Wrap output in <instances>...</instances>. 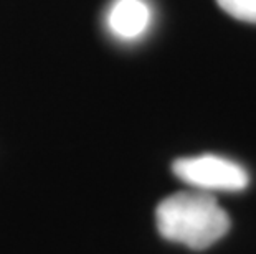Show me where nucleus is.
Masks as SVG:
<instances>
[{
	"mask_svg": "<svg viewBox=\"0 0 256 254\" xmlns=\"http://www.w3.org/2000/svg\"><path fill=\"white\" fill-rule=\"evenodd\" d=\"M152 10L146 0H116L108 13L111 33L121 40L142 36L150 25Z\"/></svg>",
	"mask_w": 256,
	"mask_h": 254,
	"instance_id": "nucleus-3",
	"label": "nucleus"
},
{
	"mask_svg": "<svg viewBox=\"0 0 256 254\" xmlns=\"http://www.w3.org/2000/svg\"><path fill=\"white\" fill-rule=\"evenodd\" d=\"M216 3L233 18L256 23V0H216Z\"/></svg>",
	"mask_w": 256,
	"mask_h": 254,
	"instance_id": "nucleus-4",
	"label": "nucleus"
},
{
	"mask_svg": "<svg viewBox=\"0 0 256 254\" xmlns=\"http://www.w3.org/2000/svg\"><path fill=\"white\" fill-rule=\"evenodd\" d=\"M159 233L167 241L204 251L230 230V216L208 192H178L164 198L156 210Z\"/></svg>",
	"mask_w": 256,
	"mask_h": 254,
	"instance_id": "nucleus-1",
	"label": "nucleus"
},
{
	"mask_svg": "<svg viewBox=\"0 0 256 254\" xmlns=\"http://www.w3.org/2000/svg\"><path fill=\"white\" fill-rule=\"evenodd\" d=\"M172 170L200 192H242L250 185V174L242 164L215 154L177 159Z\"/></svg>",
	"mask_w": 256,
	"mask_h": 254,
	"instance_id": "nucleus-2",
	"label": "nucleus"
}]
</instances>
